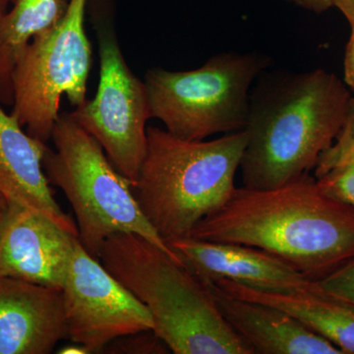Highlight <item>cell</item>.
I'll list each match as a JSON object with an SVG mask.
<instances>
[{
  "mask_svg": "<svg viewBox=\"0 0 354 354\" xmlns=\"http://www.w3.org/2000/svg\"><path fill=\"white\" fill-rule=\"evenodd\" d=\"M65 339L62 290L0 277V354H48Z\"/></svg>",
  "mask_w": 354,
  "mask_h": 354,
  "instance_id": "cell-12",
  "label": "cell"
},
{
  "mask_svg": "<svg viewBox=\"0 0 354 354\" xmlns=\"http://www.w3.org/2000/svg\"><path fill=\"white\" fill-rule=\"evenodd\" d=\"M335 7L341 11L351 26H354V0H337Z\"/></svg>",
  "mask_w": 354,
  "mask_h": 354,
  "instance_id": "cell-23",
  "label": "cell"
},
{
  "mask_svg": "<svg viewBox=\"0 0 354 354\" xmlns=\"http://www.w3.org/2000/svg\"><path fill=\"white\" fill-rule=\"evenodd\" d=\"M58 353H64V354H72V353H78V354H88V351L87 348H84L81 344H75V342H72L69 346H65V348L60 349V351H58Z\"/></svg>",
  "mask_w": 354,
  "mask_h": 354,
  "instance_id": "cell-24",
  "label": "cell"
},
{
  "mask_svg": "<svg viewBox=\"0 0 354 354\" xmlns=\"http://www.w3.org/2000/svg\"><path fill=\"white\" fill-rule=\"evenodd\" d=\"M100 262L150 312L153 332L176 354H254L221 315L208 281L145 237L115 234Z\"/></svg>",
  "mask_w": 354,
  "mask_h": 354,
  "instance_id": "cell-3",
  "label": "cell"
},
{
  "mask_svg": "<svg viewBox=\"0 0 354 354\" xmlns=\"http://www.w3.org/2000/svg\"><path fill=\"white\" fill-rule=\"evenodd\" d=\"M147 152L133 192L144 216L167 244L189 237L203 218L221 208L235 190L248 134L230 133L191 141L147 128Z\"/></svg>",
  "mask_w": 354,
  "mask_h": 354,
  "instance_id": "cell-4",
  "label": "cell"
},
{
  "mask_svg": "<svg viewBox=\"0 0 354 354\" xmlns=\"http://www.w3.org/2000/svg\"><path fill=\"white\" fill-rule=\"evenodd\" d=\"M13 0H0V15L6 12L9 6L12 3Z\"/></svg>",
  "mask_w": 354,
  "mask_h": 354,
  "instance_id": "cell-26",
  "label": "cell"
},
{
  "mask_svg": "<svg viewBox=\"0 0 354 354\" xmlns=\"http://www.w3.org/2000/svg\"><path fill=\"white\" fill-rule=\"evenodd\" d=\"M164 346H167L153 330H148L118 337L104 349L111 353H160L158 351L164 349Z\"/></svg>",
  "mask_w": 354,
  "mask_h": 354,
  "instance_id": "cell-19",
  "label": "cell"
},
{
  "mask_svg": "<svg viewBox=\"0 0 354 354\" xmlns=\"http://www.w3.org/2000/svg\"><path fill=\"white\" fill-rule=\"evenodd\" d=\"M7 208H8V201H7L6 198L0 193V228H1L2 223H3Z\"/></svg>",
  "mask_w": 354,
  "mask_h": 354,
  "instance_id": "cell-25",
  "label": "cell"
},
{
  "mask_svg": "<svg viewBox=\"0 0 354 354\" xmlns=\"http://www.w3.org/2000/svg\"><path fill=\"white\" fill-rule=\"evenodd\" d=\"M167 245L204 281L228 279L255 290L281 293L307 290L315 283L276 256L255 247L191 236L174 239Z\"/></svg>",
  "mask_w": 354,
  "mask_h": 354,
  "instance_id": "cell-11",
  "label": "cell"
},
{
  "mask_svg": "<svg viewBox=\"0 0 354 354\" xmlns=\"http://www.w3.org/2000/svg\"><path fill=\"white\" fill-rule=\"evenodd\" d=\"M351 162H354V97H351L346 121L339 136L319 160L315 177L318 178L330 169Z\"/></svg>",
  "mask_w": 354,
  "mask_h": 354,
  "instance_id": "cell-17",
  "label": "cell"
},
{
  "mask_svg": "<svg viewBox=\"0 0 354 354\" xmlns=\"http://www.w3.org/2000/svg\"><path fill=\"white\" fill-rule=\"evenodd\" d=\"M97 94L69 115L99 142L111 164L134 186L147 152V121L152 118L146 84L128 66L113 25L97 24Z\"/></svg>",
  "mask_w": 354,
  "mask_h": 354,
  "instance_id": "cell-8",
  "label": "cell"
},
{
  "mask_svg": "<svg viewBox=\"0 0 354 354\" xmlns=\"http://www.w3.org/2000/svg\"><path fill=\"white\" fill-rule=\"evenodd\" d=\"M268 66L258 53H225L188 71L149 70L151 118L178 138L200 141L245 129L253 81Z\"/></svg>",
  "mask_w": 354,
  "mask_h": 354,
  "instance_id": "cell-6",
  "label": "cell"
},
{
  "mask_svg": "<svg viewBox=\"0 0 354 354\" xmlns=\"http://www.w3.org/2000/svg\"><path fill=\"white\" fill-rule=\"evenodd\" d=\"M344 82L354 91V26H351V37L344 57Z\"/></svg>",
  "mask_w": 354,
  "mask_h": 354,
  "instance_id": "cell-21",
  "label": "cell"
},
{
  "mask_svg": "<svg viewBox=\"0 0 354 354\" xmlns=\"http://www.w3.org/2000/svg\"><path fill=\"white\" fill-rule=\"evenodd\" d=\"M351 100L346 85L323 69L286 77L250 99L242 186L272 189L315 169L339 136Z\"/></svg>",
  "mask_w": 354,
  "mask_h": 354,
  "instance_id": "cell-2",
  "label": "cell"
},
{
  "mask_svg": "<svg viewBox=\"0 0 354 354\" xmlns=\"http://www.w3.org/2000/svg\"><path fill=\"white\" fill-rule=\"evenodd\" d=\"M316 283L325 292L354 304V259Z\"/></svg>",
  "mask_w": 354,
  "mask_h": 354,
  "instance_id": "cell-20",
  "label": "cell"
},
{
  "mask_svg": "<svg viewBox=\"0 0 354 354\" xmlns=\"http://www.w3.org/2000/svg\"><path fill=\"white\" fill-rule=\"evenodd\" d=\"M70 0H13L0 15V102L12 106L16 62L35 37L64 17Z\"/></svg>",
  "mask_w": 354,
  "mask_h": 354,
  "instance_id": "cell-16",
  "label": "cell"
},
{
  "mask_svg": "<svg viewBox=\"0 0 354 354\" xmlns=\"http://www.w3.org/2000/svg\"><path fill=\"white\" fill-rule=\"evenodd\" d=\"M211 283L230 297L278 307L342 353L354 354V304L325 292L316 281L307 290L288 293L255 290L223 279Z\"/></svg>",
  "mask_w": 354,
  "mask_h": 354,
  "instance_id": "cell-15",
  "label": "cell"
},
{
  "mask_svg": "<svg viewBox=\"0 0 354 354\" xmlns=\"http://www.w3.org/2000/svg\"><path fill=\"white\" fill-rule=\"evenodd\" d=\"M62 290L68 339L90 353L104 351L118 337L153 330L148 309L84 249L78 239Z\"/></svg>",
  "mask_w": 354,
  "mask_h": 354,
  "instance_id": "cell-9",
  "label": "cell"
},
{
  "mask_svg": "<svg viewBox=\"0 0 354 354\" xmlns=\"http://www.w3.org/2000/svg\"><path fill=\"white\" fill-rule=\"evenodd\" d=\"M77 239L46 216L8 202L0 228V277L62 290Z\"/></svg>",
  "mask_w": 354,
  "mask_h": 354,
  "instance_id": "cell-10",
  "label": "cell"
},
{
  "mask_svg": "<svg viewBox=\"0 0 354 354\" xmlns=\"http://www.w3.org/2000/svg\"><path fill=\"white\" fill-rule=\"evenodd\" d=\"M190 236L262 249L317 281L354 259V208L304 174L272 189L235 188Z\"/></svg>",
  "mask_w": 354,
  "mask_h": 354,
  "instance_id": "cell-1",
  "label": "cell"
},
{
  "mask_svg": "<svg viewBox=\"0 0 354 354\" xmlns=\"http://www.w3.org/2000/svg\"><path fill=\"white\" fill-rule=\"evenodd\" d=\"M51 140L55 150L46 148L44 172L64 191L75 214L79 241L93 258L100 261L104 242L115 234H138L179 258L144 216L131 181L69 113H60Z\"/></svg>",
  "mask_w": 354,
  "mask_h": 354,
  "instance_id": "cell-5",
  "label": "cell"
},
{
  "mask_svg": "<svg viewBox=\"0 0 354 354\" xmlns=\"http://www.w3.org/2000/svg\"><path fill=\"white\" fill-rule=\"evenodd\" d=\"M88 0H70L57 24L32 39L12 76L13 109L26 131L50 141L64 97L72 106L86 101L92 46L85 29Z\"/></svg>",
  "mask_w": 354,
  "mask_h": 354,
  "instance_id": "cell-7",
  "label": "cell"
},
{
  "mask_svg": "<svg viewBox=\"0 0 354 354\" xmlns=\"http://www.w3.org/2000/svg\"><path fill=\"white\" fill-rule=\"evenodd\" d=\"M286 1H290L312 12L322 13L330 7H335L337 0H286Z\"/></svg>",
  "mask_w": 354,
  "mask_h": 354,
  "instance_id": "cell-22",
  "label": "cell"
},
{
  "mask_svg": "<svg viewBox=\"0 0 354 354\" xmlns=\"http://www.w3.org/2000/svg\"><path fill=\"white\" fill-rule=\"evenodd\" d=\"M208 283L221 315L254 354H344L283 310L230 297Z\"/></svg>",
  "mask_w": 354,
  "mask_h": 354,
  "instance_id": "cell-14",
  "label": "cell"
},
{
  "mask_svg": "<svg viewBox=\"0 0 354 354\" xmlns=\"http://www.w3.org/2000/svg\"><path fill=\"white\" fill-rule=\"evenodd\" d=\"M316 179L326 192L354 208V162L330 169Z\"/></svg>",
  "mask_w": 354,
  "mask_h": 354,
  "instance_id": "cell-18",
  "label": "cell"
},
{
  "mask_svg": "<svg viewBox=\"0 0 354 354\" xmlns=\"http://www.w3.org/2000/svg\"><path fill=\"white\" fill-rule=\"evenodd\" d=\"M2 106L0 102V193L7 201L41 214L78 236L75 221L60 208L44 172L48 146L24 131L18 118Z\"/></svg>",
  "mask_w": 354,
  "mask_h": 354,
  "instance_id": "cell-13",
  "label": "cell"
}]
</instances>
